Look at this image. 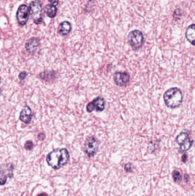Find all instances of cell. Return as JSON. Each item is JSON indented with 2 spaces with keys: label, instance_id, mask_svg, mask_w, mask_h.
<instances>
[{
  "label": "cell",
  "instance_id": "ac0fdd59",
  "mask_svg": "<svg viewBox=\"0 0 195 196\" xmlns=\"http://www.w3.org/2000/svg\"><path fill=\"white\" fill-rule=\"evenodd\" d=\"M172 177L173 178V180L177 183H180L181 180V177L182 175L179 171L176 170L172 173Z\"/></svg>",
  "mask_w": 195,
  "mask_h": 196
},
{
  "label": "cell",
  "instance_id": "2e32d148",
  "mask_svg": "<svg viewBox=\"0 0 195 196\" xmlns=\"http://www.w3.org/2000/svg\"><path fill=\"white\" fill-rule=\"evenodd\" d=\"M57 11V9L51 4H48L45 6V12L47 13V16L51 18H54Z\"/></svg>",
  "mask_w": 195,
  "mask_h": 196
},
{
  "label": "cell",
  "instance_id": "9c48e42d",
  "mask_svg": "<svg viewBox=\"0 0 195 196\" xmlns=\"http://www.w3.org/2000/svg\"><path fill=\"white\" fill-rule=\"evenodd\" d=\"M113 80L118 86L124 87L129 82L130 75L127 72H116L113 75Z\"/></svg>",
  "mask_w": 195,
  "mask_h": 196
},
{
  "label": "cell",
  "instance_id": "52a82bcc",
  "mask_svg": "<svg viewBox=\"0 0 195 196\" xmlns=\"http://www.w3.org/2000/svg\"><path fill=\"white\" fill-rule=\"evenodd\" d=\"M13 166L10 164L2 165L0 167V185L5 184L7 180L8 177H13Z\"/></svg>",
  "mask_w": 195,
  "mask_h": 196
},
{
  "label": "cell",
  "instance_id": "603a6c76",
  "mask_svg": "<svg viewBox=\"0 0 195 196\" xmlns=\"http://www.w3.org/2000/svg\"><path fill=\"white\" fill-rule=\"evenodd\" d=\"M51 3V5L53 6H57L59 4V0H48Z\"/></svg>",
  "mask_w": 195,
  "mask_h": 196
},
{
  "label": "cell",
  "instance_id": "7c38bea8",
  "mask_svg": "<svg viewBox=\"0 0 195 196\" xmlns=\"http://www.w3.org/2000/svg\"><path fill=\"white\" fill-rule=\"evenodd\" d=\"M195 24H192L188 27L185 33V37L188 41L192 44L195 45Z\"/></svg>",
  "mask_w": 195,
  "mask_h": 196
},
{
  "label": "cell",
  "instance_id": "484cf974",
  "mask_svg": "<svg viewBox=\"0 0 195 196\" xmlns=\"http://www.w3.org/2000/svg\"><path fill=\"white\" fill-rule=\"evenodd\" d=\"M189 175L187 174H185L184 175V181H185V182H188L189 181Z\"/></svg>",
  "mask_w": 195,
  "mask_h": 196
},
{
  "label": "cell",
  "instance_id": "7402d4cb",
  "mask_svg": "<svg viewBox=\"0 0 195 196\" xmlns=\"http://www.w3.org/2000/svg\"><path fill=\"white\" fill-rule=\"evenodd\" d=\"M27 76V72H25V71H23V72H22L20 73V74L19 75V78H20V79H21V80H23V79H25V78H26Z\"/></svg>",
  "mask_w": 195,
  "mask_h": 196
},
{
  "label": "cell",
  "instance_id": "8992f818",
  "mask_svg": "<svg viewBox=\"0 0 195 196\" xmlns=\"http://www.w3.org/2000/svg\"><path fill=\"white\" fill-rule=\"evenodd\" d=\"M105 99L101 96H98L88 104L86 106V111L88 113H92L94 110L97 112H102L105 109Z\"/></svg>",
  "mask_w": 195,
  "mask_h": 196
},
{
  "label": "cell",
  "instance_id": "4316f807",
  "mask_svg": "<svg viewBox=\"0 0 195 196\" xmlns=\"http://www.w3.org/2000/svg\"><path fill=\"white\" fill-rule=\"evenodd\" d=\"M38 196H48L46 193H41Z\"/></svg>",
  "mask_w": 195,
  "mask_h": 196
},
{
  "label": "cell",
  "instance_id": "d4e9b609",
  "mask_svg": "<svg viewBox=\"0 0 195 196\" xmlns=\"http://www.w3.org/2000/svg\"><path fill=\"white\" fill-rule=\"evenodd\" d=\"M45 138V135L44 133H40L39 135V136H38V138L40 141H43V140Z\"/></svg>",
  "mask_w": 195,
  "mask_h": 196
},
{
  "label": "cell",
  "instance_id": "30bf717a",
  "mask_svg": "<svg viewBox=\"0 0 195 196\" xmlns=\"http://www.w3.org/2000/svg\"><path fill=\"white\" fill-rule=\"evenodd\" d=\"M39 46V41L35 37H32L26 43L25 48L27 52L30 54L35 53Z\"/></svg>",
  "mask_w": 195,
  "mask_h": 196
},
{
  "label": "cell",
  "instance_id": "cb8c5ba5",
  "mask_svg": "<svg viewBox=\"0 0 195 196\" xmlns=\"http://www.w3.org/2000/svg\"><path fill=\"white\" fill-rule=\"evenodd\" d=\"M181 160H182V161L184 163H186V162H187L188 161L187 155L186 154H184L183 156H182Z\"/></svg>",
  "mask_w": 195,
  "mask_h": 196
},
{
  "label": "cell",
  "instance_id": "8fae6325",
  "mask_svg": "<svg viewBox=\"0 0 195 196\" xmlns=\"http://www.w3.org/2000/svg\"><path fill=\"white\" fill-rule=\"evenodd\" d=\"M20 119L25 123H29L31 120V110L28 106L23 108L20 113Z\"/></svg>",
  "mask_w": 195,
  "mask_h": 196
},
{
  "label": "cell",
  "instance_id": "ffe728a7",
  "mask_svg": "<svg viewBox=\"0 0 195 196\" xmlns=\"http://www.w3.org/2000/svg\"><path fill=\"white\" fill-rule=\"evenodd\" d=\"M124 169L126 172H132L133 169V166L132 164H131V163H128L125 165Z\"/></svg>",
  "mask_w": 195,
  "mask_h": 196
},
{
  "label": "cell",
  "instance_id": "5bb4252c",
  "mask_svg": "<svg viewBox=\"0 0 195 196\" xmlns=\"http://www.w3.org/2000/svg\"><path fill=\"white\" fill-rule=\"evenodd\" d=\"M193 143V140L192 139V138L191 137L188 138L185 141H184L180 145L179 152L180 153H183L191 149Z\"/></svg>",
  "mask_w": 195,
  "mask_h": 196
},
{
  "label": "cell",
  "instance_id": "5b68a950",
  "mask_svg": "<svg viewBox=\"0 0 195 196\" xmlns=\"http://www.w3.org/2000/svg\"><path fill=\"white\" fill-rule=\"evenodd\" d=\"M99 142L96 138L90 136L86 138L84 144V151L89 157H93L98 152Z\"/></svg>",
  "mask_w": 195,
  "mask_h": 196
},
{
  "label": "cell",
  "instance_id": "e0dca14e",
  "mask_svg": "<svg viewBox=\"0 0 195 196\" xmlns=\"http://www.w3.org/2000/svg\"><path fill=\"white\" fill-rule=\"evenodd\" d=\"M190 137L189 134L187 131H182L176 138V142L180 145L184 141H185L188 138Z\"/></svg>",
  "mask_w": 195,
  "mask_h": 196
},
{
  "label": "cell",
  "instance_id": "83f0119b",
  "mask_svg": "<svg viewBox=\"0 0 195 196\" xmlns=\"http://www.w3.org/2000/svg\"><path fill=\"white\" fill-rule=\"evenodd\" d=\"M0 82H1V80H0Z\"/></svg>",
  "mask_w": 195,
  "mask_h": 196
},
{
  "label": "cell",
  "instance_id": "277c9868",
  "mask_svg": "<svg viewBox=\"0 0 195 196\" xmlns=\"http://www.w3.org/2000/svg\"><path fill=\"white\" fill-rule=\"evenodd\" d=\"M29 13L36 24H39L42 20V6L41 2L38 0L33 1L31 2L29 6Z\"/></svg>",
  "mask_w": 195,
  "mask_h": 196
},
{
  "label": "cell",
  "instance_id": "9a60e30c",
  "mask_svg": "<svg viewBox=\"0 0 195 196\" xmlns=\"http://www.w3.org/2000/svg\"><path fill=\"white\" fill-rule=\"evenodd\" d=\"M57 73L55 71H44L39 74V77L45 80H51L55 79Z\"/></svg>",
  "mask_w": 195,
  "mask_h": 196
},
{
  "label": "cell",
  "instance_id": "ba28073f",
  "mask_svg": "<svg viewBox=\"0 0 195 196\" xmlns=\"http://www.w3.org/2000/svg\"><path fill=\"white\" fill-rule=\"evenodd\" d=\"M29 17V9L26 5H21L17 12V19L21 25L27 24Z\"/></svg>",
  "mask_w": 195,
  "mask_h": 196
},
{
  "label": "cell",
  "instance_id": "4fadbf2b",
  "mask_svg": "<svg viewBox=\"0 0 195 196\" xmlns=\"http://www.w3.org/2000/svg\"><path fill=\"white\" fill-rule=\"evenodd\" d=\"M71 24L68 21H64L59 25V32L61 35H68L71 31Z\"/></svg>",
  "mask_w": 195,
  "mask_h": 196
},
{
  "label": "cell",
  "instance_id": "3957f363",
  "mask_svg": "<svg viewBox=\"0 0 195 196\" xmlns=\"http://www.w3.org/2000/svg\"><path fill=\"white\" fill-rule=\"evenodd\" d=\"M144 41L143 34L139 30H133L130 32L127 37L128 43L134 51L139 49L143 46Z\"/></svg>",
  "mask_w": 195,
  "mask_h": 196
},
{
  "label": "cell",
  "instance_id": "44dd1931",
  "mask_svg": "<svg viewBox=\"0 0 195 196\" xmlns=\"http://www.w3.org/2000/svg\"><path fill=\"white\" fill-rule=\"evenodd\" d=\"M33 143L31 141H27L25 144V148L28 150H31V149H33Z\"/></svg>",
  "mask_w": 195,
  "mask_h": 196
},
{
  "label": "cell",
  "instance_id": "6da1fadb",
  "mask_svg": "<svg viewBox=\"0 0 195 196\" xmlns=\"http://www.w3.org/2000/svg\"><path fill=\"white\" fill-rule=\"evenodd\" d=\"M69 160V154L65 148L57 149L49 153L47 157L48 164L53 169H59L65 165Z\"/></svg>",
  "mask_w": 195,
  "mask_h": 196
},
{
  "label": "cell",
  "instance_id": "d6986e66",
  "mask_svg": "<svg viewBox=\"0 0 195 196\" xmlns=\"http://www.w3.org/2000/svg\"><path fill=\"white\" fill-rule=\"evenodd\" d=\"M181 16V10L180 9H176L175 11L173 13V17L175 19H179L180 17Z\"/></svg>",
  "mask_w": 195,
  "mask_h": 196
},
{
  "label": "cell",
  "instance_id": "7a4b0ae2",
  "mask_svg": "<svg viewBox=\"0 0 195 196\" xmlns=\"http://www.w3.org/2000/svg\"><path fill=\"white\" fill-rule=\"evenodd\" d=\"M166 106L170 109H176L181 105L183 95L181 91L177 87H173L166 91L163 95Z\"/></svg>",
  "mask_w": 195,
  "mask_h": 196
}]
</instances>
